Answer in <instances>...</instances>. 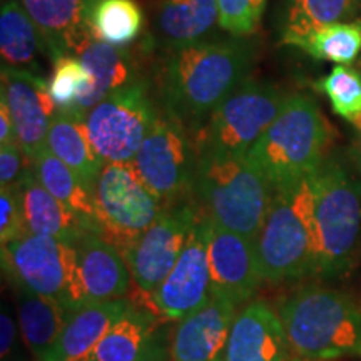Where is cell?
<instances>
[{
  "label": "cell",
  "mask_w": 361,
  "mask_h": 361,
  "mask_svg": "<svg viewBox=\"0 0 361 361\" xmlns=\"http://www.w3.org/2000/svg\"><path fill=\"white\" fill-rule=\"evenodd\" d=\"M8 144H19L17 142L16 128H13V121L8 111L7 101L0 97V146H8Z\"/></svg>",
  "instance_id": "38"
},
{
  "label": "cell",
  "mask_w": 361,
  "mask_h": 361,
  "mask_svg": "<svg viewBox=\"0 0 361 361\" xmlns=\"http://www.w3.org/2000/svg\"><path fill=\"white\" fill-rule=\"evenodd\" d=\"M22 207L29 233L56 238L75 245L85 233H97L99 228L66 206L32 178L20 189Z\"/></svg>",
  "instance_id": "21"
},
{
  "label": "cell",
  "mask_w": 361,
  "mask_h": 361,
  "mask_svg": "<svg viewBox=\"0 0 361 361\" xmlns=\"http://www.w3.org/2000/svg\"><path fill=\"white\" fill-rule=\"evenodd\" d=\"M49 92L57 111L85 116L96 106V80L78 56H61L54 61Z\"/></svg>",
  "instance_id": "28"
},
{
  "label": "cell",
  "mask_w": 361,
  "mask_h": 361,
  "mask_svg": "<svg viewBox=\"0 0 361 361\" xmlns=\"http://www.w3.org/2000/svg\"><path fill=\"white\" fill-rule=\"evenodd\" d=\"M144 13L135 0H94L89 32L101 42L124 47L142 32Z\"/></svg>",
  "instance_id": "30"
},
{
  "label": "cell",
  "mask_w": 361,
  "mask_h": 361,
  "mask_svg": "<svg viewBox=\"0 0 361 361\" xmlns=\"http://www.w3.org/2000/svg\"><path fill=\"white\" fill-rule=\"evenodd\" d=\"M329 99L333 111L355 126L361 134V75L348 66H336L328 75L316 82Z\"/></svg>",
  "instance_id": "33"
},
{
  "label": "cell",
  "mask_w": 361,
  "mask_h": 361,
  "mask_svg": "<svg viewBox=\"0 0 361 361\" xmlns=\"http://www.w3.org/2000/svg\"><path fill=\"white\" fill-rule=\"evenodd\" d=\"M11 111L19 146L30 157L47 147L57 106L49 92V80L22 67H2V94Z\"/></svg>",
  "instance_id": "14"
},
{
  "label": "cell",
  "mask_w": 361,
  "mask_h": 361,
  "mask_svg": "<svg viewBox=\"0 0 361 361\" xmlns=\"http://www.w3.org/2000/svg\"><path fill=\"white\" fill-rule=\"evenodd\" d=\"M329 126L318 104L293 94L247 157L276 189L313 174L324 159Z\"/></svg>",
  "instance_id": "5"
},
{
  "label": "cell",
  "mask_w": 361,
  "mask_h": 361,
  "mask_svg": "<svg viewBox=\"0 0 361 361\" xmlns=\"http://www.w3.org/2000/svg\"><path fill=\"white\" fill-rule=\"evenodd\" d=\"M45 45L20 0H4L0 11V54L4 66L32 64Z\"/></svg>",
  "instance_id": "29"
},
{
  "label": "cell",
  "mask_w": 361,
  "mask_h": 361,
  "mask_svg": "<svg viewBox=\"0 0 361 361\" xmlns=\"http://www.w3.org/2000/svg\"><path fill=\"white\" fill-rule=\"evenodd\" d=\"M219 22L216 0H166L159 12V29L174 49L201 42Z\"/></svg>",
  "instance_id": "25"
},
{
  "label": "cell",
  "mask_w": 361,
  "mask_h": 361,
  "mask_svg": "<svg viewBox=\"0 0 361 361\" xmlns=\"http://www.w3.org/2000/svg\"><path fill=\"white\" fill-rule=\"evenodd\" d=\"M146 85L134 82L117 89L85 114L89 137L106 162H134L157 119Z\"/></svg>",
  "instance_id": "9"
},
{
  "label": "cell",
  "mask_w": 361,
  "mask_h": 361,
  "mask_svg": "<svg viewBox=\"0 0 361 361\" xmlns=\"http://www.w3.org/2000/svg\"><path fill=\"white\" fill-rule=\"evenodd\" d=\"M236 305L213 296L207 305L183 318L176 328L173 361H224Z\"/></svg>",
  "instance_id": "17"
},
{
  "label": "cell",
  "mask_w": 361,
  "mask_h": 361,
  "mask_svg": "<svg viewBox=\"0 0 361 361\" xmlns=\"http://www.w3.org/2000/svg\"><path fill=\"white\" fill-rule=\"evenodd\" d=\"M17 303L22 341L37 361L51 353L67 322V311L52 298L39 295L17 279H11Z\"/></svg>",
  "instance_id": "22"
},
{
  "label": "cell",
  "mask_w": 361,
  "mask_h": 361,
  "mask_svg": "<svg viewBox=\"0 0 361 361\" xmlns=\"http://www.w3.org/2000/svg\"><path fill=\"white\" fill-rule=\"evenodd\" d=\"M250 51L241 42H196L176 49L164 69L171 111L191 119L211 114L245 82Z\"/></svg>",
  "instance_id": "2"
},
{
  "label": "cell",
  "mask_w": 361,
  "mask_h": 361,
  "mask_svg": "<svg viewBox=\"0 0 361 361\" xmlns=\"http://www.w3.org/2000/svg\"><path fill=\"white\" fill-rule=\"evenodd\" d=\"M219 25L233 35L243 37L256 32L268 0H216Z\"/></svg>",
  "instance_id": "34"
},
{
  "label": "cell",
  "mask_w": 361,
  "mask_h": 361,
  "mask_svg": "<svg viewBox=\"0 0 361 361\" xmlns=\"http://www.w3.org/2000/svg\"><path fill=\"white\" fill-rule=\"evenodd\" d=\"M72 56H78L94 75L97 104L114 90L135 82V71L128 54L116 45L94 39L90 32Z\"/></svg>",
  "instance_id": "26"
},
{
  "label": "cell",
  "mask_w": 361,
  "mask_h": 361,
  "mask_svg": "<svg viewBox=\"0 0 361 361\" xmlns=\"http://www.w3.org/2000/svg\"><path fill=\"white\" fill-rule=\"evenodd\" d=\"M47 149L94 191L106 162L90 141L85 116L57 111L47 134Z\"/></svg>",
  "instance_id": "23"
},
{
  "label": "cell",
  "mask_w": 361,
  "mask_h": 361,
  "mask_svg": "<svg viewBox=\"0 0 361 361\" xmlns=\"http://www.w3.org/2000/svg\"><path fill=\"white\" fill-rule=\"evenodd\" d=\"M137 173L161 201L178 197L194 184L191 149L178 121L157 117L134 159Z\"/></svg>",
  "instance_id": "12"
},
{
  "label": "cell",
  "mask_w": 361,
  "mask_h": 361,
  "mask_svg": "<svg viewBox=\"0 0 361 361\" xmlns=\"http://www.w3.org/2000/svg\"><path fill=\"white\" fill-rule=\"evenodd\" d=\"M311 180L322 245L318 274L336 276L348 269L360 238L361 180L335 157H324Z\"/></svg>",
  "instance_id": "6"
},
{
  "label": "cell",
  "mask_w": 361,
  "mask_h": 361,
  "mask_svg": "<svg viewBox=\"0 0 361 361\" xmlns=\"http://www.w3.org/2000/svg\"><path fill=\"white\" fill-rule=\"evenodd\" d=\"M154 318L134 305L112 324L89 361H147L152 353Z\"/></svg>",
  "instance_id": "24"
},
{
  "label": "cell",
  "mask_w": 361,
  "mask_h": 361,
  "mask_svg": "<svg viewBox=\"0 0 361 361\" xmlns=\"http://www.w3.org/2000/svg\"><path fill=\"white\" fill-rule=\"evenodd\" d=\"M351 157H353L356 168L361 171V134L360 137L353 142V146H351Z\"/></svg>",
  "instance_id": "39"
},
{
  "label": "cell",
  "mask_w": 361,
  "mask_h": 361,
  "mask_svg": "<svg viewBox=\"0 0 361 361\" xmlns=\"http://www.w3.org/2000/svg\"><path fill=\"white\" fill-rule=\"evenodd\" d=\"M295 47L318 61L335 62L336 66H350L361 52V20L338 22L314 30L298 42Z\"/></svg>",
  "instance_id": "32"
},
{
  "label": "cell",
  "mask_w": 361,
  "mask_h": 361,
  "mask_svg": "<svg viewBox=\"0 0 361 361\" xmlns=\"http://www.w3.org/2000/svg\"><path fill=\"white\" fill-rule=\"evenodd\" d=\"M32 178H35L34 159L19 144L0 146V186L20 191Z\"/></svg>",
  "instance_id": "35"
},
{
  "label": "cell",
  "mask_w": 361,
  "mask_h": 361,
  "mask_svg": "<svg viewBox=\"0 0 361 361\" xmlns=\"http://www.w3.org/2000/svg\"><path fill=\"white\" fill-rule=\"evenodd\" d=\"M35 178L56 200L69 206L74 213L82 216L97 226L94 191L85 186L84 180L66 166L47 147L34 157ZM99 228V226H97Z\"/></svg>",
  "instance_id": "27"
},
{
  "label": "cell",
  "mask_w": 361,
  "mask_h": 361,
  "mask_svg": "<svg viewBox=\"0 0 361 361\" xmlns=\"http://www.w3.org/2000/svg\"><path fill=\"white\" fill-rule=\"evenodd\" d=\"M99 234L124 252L164 213L134 162H107L94 188Z\"/></svg>",
  "instance_id": "8"
},
{
  "label": "cell",
  "mask_w": 361,
  "mask_h": 361,
  "mask_svg": "<svg viewBox=\"0 0 361 361\" xmlns=\"http://www.w3.org/2000/svg\"><path fill=\"white\" fill-rule=\"evenodd\" d=\"M74 246L87 301L121 300L129 291L133 274L112 243L97 233H85Z\"/></svg>",
  "instance_id": "18"
},
{
  "label": "cell",
  "mask_w": 361,
  "mask_h": 361,
  "mask_svg": "<svg viewBox=\"0 0 361 361\" xmlns=\"http://www.w3.org/2000/svg\"><path fill=\"white\" fill-rule=\"evenodd\" d=\"M290 94L278 85L245 80L211 112L201 149L247 154L283 111Z\"/></svg>",
  "instance_id": "10"
},
{
  "label": "cell",
  "mask_w": 361,
  "mask_h": 361,
  "mask_svg": "<svg viewBox=\"0 0 361 361\" xmlns=\"http://www.w3.org/2000/svg\"><path fill=\"white\" fill-rule=\"evenodd\" d=\"M197 219V211L189 206L162 213L156 223L123 252L133 281L144 295L151 298L169 276Z\"/></svg>",
  "instance_id": "11"
},
{
  "label": "cell",
  "mask_w": 361,
  "mask_h": 361,
  "mask_svg": "<svg viewBox=\"0 0 361 361\" xmlns=\"http://www.w3.org/2000/svg\"><path fill=\"white\" fill-rule=\"evenodd\" d=\"M194 188L216 224L256 239L268 214L273 188L246 154L201 149Z\"/></svg>",
  "instance_id": "3"
},
{
  "label": "cell",
  "mask_w": 361,
  "mask_h": 361,
  "mask_svg": "<svg viewBox=\"0 0 361 361\" xmlns=\"http://www.w3.org/2000/svg\"><path fill=\"white\" fill-rule=\"evenodd\" d=\"M2 264L8 278L39 295L52 298L69 316L89 303L79 273L78 250L56 238L27 233L2 246Z\"/></svg>",
  "instance_id": "7"
},
{
  "label": "cell",
  "mask_w": 361,
  "mask_h": 361,
  "mask_svg": "<svg viewBox=\"0 0 361 361\" xmlns=\"http://www.w3.org/2000/svg\"><path fill=\"white\" fill-rule=\"evenodd\" d=\"M0 335H2L0 336V355H2V361H7L13 351L17 331L12 316L8 314L6 306L2 308V316H0Z\"/></svg>",
  "instance_id": "37"
},
{
  "label": "cell",
  "mask_w": 361,
  "mask_h": 361,
  "mask_svg": "<svg viewBox=\"0 0 361 361\" xmlns=\"http://www.w3.org/2000/svg\"><path fill=\"white\" fill-rule=\"evenodd\" d=\"M283 322L266 301H252L234 318L224 361H291Z\"/></svg>",
  "instance_id": "16"
},
{
  "label": "cell",
  "mask_w": 361,
  "mask_h": 361,
  "mask_svg": "<svg viewBox=\"0 0 361 361\" xmlns=\"http://www.w3.org/2000/svg\"><path fill=\"white\" fill-rule=\"evenodd\" d=\"M291 350L308 360L361 358V311L328 288H305L278 310Z\"/></svg>",
  "instance_id": "4"
},
{
  "label": "cell",
  "mask_w": 361,
  "mask_h": 361,
  "mask_svg": "<svg viewBox=\"0 0 361 361\" xmlns=\"http://www.w3.org/2000/svg\"><path fill=\"white\" fill-rule=\"evenodd\" d=\"M207 258L213 296L224 298L238 306L246 303L263 283L255 239L221 228L211 218Z\"/></svg>",
  "instance_id": "15"
},
{
  "label": "cell",
  "mask_w": 361,
  "mask_h": 361,
  "mask_svg": "<svg viewBox=\"0 0 361 361\" xmlns=\"http://www.w3.org/2000/svg\"><path fill=\"white\" fill-rule=\"evenodd\" d=\"M291 361H311L308 358H303V356H296V358H293Z\"/></svg>",
  "instance_id": "40"
},
{
  "label": "cell",
  "mask_w": 361,
  "mask_h": 361,
  "mask_svg": "<svg viewBox=\"0 0 361 361\" xmlns=\"http://www.w3.org/2000/svg\"><path fill=\"white\" fill-rule=\"evenodd\" d=\"M124 298L89 301L67 316L61 336L44 361H89L112 324L129 310Z\"/></svg>",
  "instance_id": "19"
},
{
  "label": "cell",
  "mask_w": 361,
  "mask_h": 361,
  "mask_svg": "<svg viewBox=\"0 0 361 361\" xmlns=\"http://www.w3.org/2000/svg\"><path fill=\"white\" fill-rule=\"evenodd\" d=\"M20 4L37 25L52 61L74 54L89 34L94 0H20Z\"/></svg>",
  "instance_id": "20"
},
{
  "label": "cell",
  "mask_w": 361,
  "mask_h": 361,
  "mask_svg": "<svg viewBox=\"0 0 361 361\" xmlns=\"http://www.w3.org/2000/svg\"><path fill=\"white\" fill-rule=\"evenodd\" d=\"M255 246L263 281L279 283L318 274L322 245L311 174L273 189Z\"/></svg>",
  "instance_id": "1"
},
{
  "label": "cell",
  "mask_w": 361,
  "mask_h": 361,
  "mask_svg": "<svg viewBox=\"0 0 361 361\" xmlns=\"http://www.w3.org/2000/svg\"><path fill=\"white\" fill-rule=\"evenodd\" d=\"M209 218L202 216L194 224L178 263L151 296V303L166 319L180 322L194 311L201 310L213 298L211 269L207 258Z\"/></svg>",
  "instance_id": "13"
},
{
  "label": "cell",
  "mask_w": 361,
  "mask_h": 361,
  "mask_svg": "<svg viewBox=\"0 0 361 361\" xmlns=\"http://www.w3.org/2000/svg\"><path fill=\"white\" fill-rule=\"evenodd\" d=\"M29 233L22 207L20 191L0 189V245L6 246Z\"/></svg>",
  "instance_id": "36"
},
{
  "label": "cell",
  "mask_w": 361,
  "mask_h": 361,
  "mask_svg": "<svg viewBox=\"0 0 361 361\" xmlns=\"http://www.w3.org/2000/svg\"><path fill=\"white\" fill-rule=\"evenodd\" d=\"M358 0H291L283 44L296 45L306 35L326 25L345 22Z\"/></svg>",
  "instance_id": "31"
}]
</instances>
